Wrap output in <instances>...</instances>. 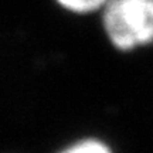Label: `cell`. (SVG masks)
<instances>
[{
	"mask_svg": "<svg viewBox=\"0 0 153 153\" xmlns=\"http://www.w3.org/2000/svg\"><path fill=\"white\" fill-rule=\"evenodd\" d=\"M105 30L122 50L153 40V0H114L106 7Z\"/></svg>",
	"mask_w": 153,
	"mask_h": 153,
	"instance_id": "6da1fadb",
	"label": "cell"
},
{
	"mask_svg": "<svg viewBox=\"0 0 153 153\" xmlns=\"http://www.w3.org/2000/svg\"><path fill=\"white\" fill-rule=\"evenodd\" d=\"M61 4L74 11H91L105 3L106 0H58Z\"/></svg>",
	"mask_w": 153,
	"mask_h": 153,
	"instance_id": "7a4b0ae2",
	"label": "cell"
},
{
	"mask_svg": "<svg viewBox=\"0 0 153 153\" xmlns=\"http://www.w3.org/2000/svg\"><path fill=\"white\" fill-rule=\"evenodd\" d=\"M68 152L71 153H101V152H109V148L105 146L104 143L98 142V140H85L72 146L68 149Z\"/></svg>",
	"mask_w": 153,
	"mask_h": 153,
	"instance_id": "3957f363",
	"label": "cell"
}]
</instances>
